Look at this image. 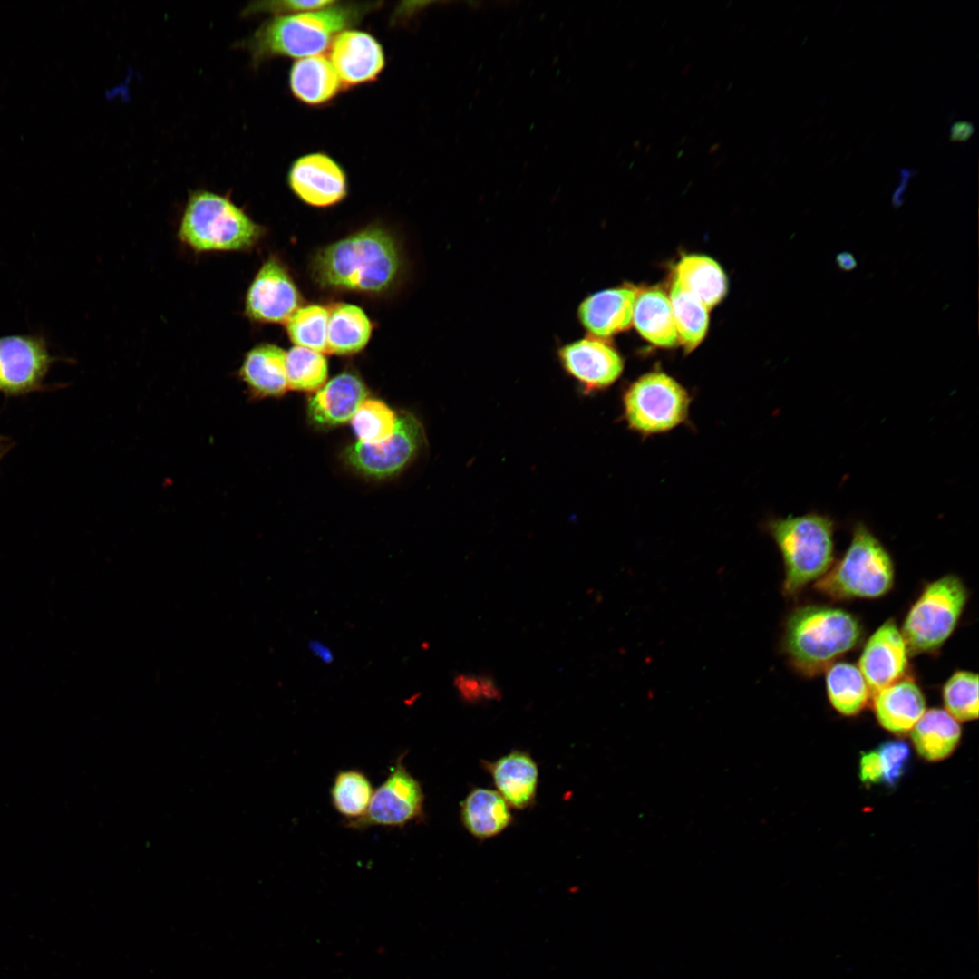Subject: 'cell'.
Listing matches in <instances>:
<instances>
[{
	"mask_svg": "<svg viewBox=\"0 0 979 979\" xmlns=\"http://www.w3.org/2000/svg\"><path fill=\"white\" fill-rule=\"evenodd\" d=\"M329 310L326 352L350 355L363 350L372 334L363 310L351 304H337Z\"/></svg>",
	"mask_w": 979,
	"mask_h": 979,
	"instance_id": "27",
	"label": "cell"
},
{
	"mask_svg": "<svg viewBox=\"0 0 979 979\" xmlns=\"http://www.w3.org/2000/svg\"><path fill=\"white\" fill-rule=\"evenodd\" d=\"M836 265L842 272H850L857 268L858 262L851 252L842 251L835 257Z\"/></svg>",
	"mask_w": 979,
	"mask_h": 979,
	"instance_id": "42",
	"label": "cell"
},
{
	"mask_svg": "<svg viewBox=\"0 0 979 979\" xmlns=\"http://www.w3.org/2000/svg\"><path fill=\"white\" fill-rule=\"evenodd\" d=\"M943 701L947 712L956 721L978 717V675L970 671H957L943 688Z\"/></svg>",
	"mask_w": 979,
	"mask_h": 979,
	"instance_id": "34",
	"label": "cell"
},
{
	"mask_svg": "<svg viewBox=\"0 0 979 979\" xmlns=\"http://www.w3.org/2000/svg\"><path fill=\"white\" fill-rule=\"evenodd\" d=\"M420 422L410 413L397 416L394 433L381 446L355 442L345 451L348 463L361 473L385 478L400 471L418 452L423 442Z\"/></svg>",
	"mask_w": 979,
	"mask_h": 979,
	"instance_id": "11",
	"label": "cell"
},
{
	"mask_svg": "<svg viewBox=\"0 0 979 979\" xmlns=\"http://www.w3.org/2000/svg\"><path fill=\"white\" fill-rule=\"evenodd\" d=\"M263 234V227L228 197L207 190L189 196L178 230L179 239L198 253L248 250Z\"/></svg>",
	"mask_w": 979,
	"mask_h": 979,
	"instance_id": "5",
	"label": "cell"
},
{
	"mask_svg": "<svg viewBox=\"0 0 979 979\" xmlns=\"http://www.w3.org/2000/svg\"><path fill=\"white\" fill-rule=\"evenodd\" d=\"M60 360L42 334L0 336V393L24 396L53 389L44 380Z\"/></svg>",
	"mask_w": 979,
	"mask_h": 979,
	"instance_id": "9",
	"label": "cell"
},
{
	"mask_svg": "<svg viewBox=\"0 0 979 979\" xmlns=\"http://www.w3.org/2000/svg\"><path fill=\"white\" fill-rule=\"evenodd\" d=\"M678 340L688 352L703 339L709 323L708 308L674 278L669 296Z\"/></svg>",
	"mask_w": 979,
	"mask_h": 979,
	"instance_id": "30",
	"label": "cell"
},
{
	"mask_svg": "<svg viewBox=\"0 0 979 979\" xmlns=\"http://www.w3.org/2000/svg\"><path fill=\"white\" fill-rule=\"evenodd\" d=\"M900 181L892 194V204L895 208H900L904 202V194L909 180L915 172H917L916 169L901 168L900 170Z\"/></svg>",
	"mask_w": 979,
	"mask_h": 979,
	"instance_id": "40",
	"label": "cell"
},
{
	"mask_svg": "<svg viewBox=\"0 0 979 979\" xmlns=\"http://www.w3.org/2000/svg\"><path fill=\"white\" fill-rule=\"evenodd\" d=\"M689 403L686 390L660 372L641 376L623 398L628 426L643 434L660 433L678 426L687 417Z\"/></svg>",
	"mask_w": 979,
	"mask_h": 979,
	"instance_id": "8",
	"label": "cell"
},
{
	"mask_svg": "<svg viewBox=\"0 0 979 979\" xmlns=\"http://www.w3.org/2000/svg\"><path fill=\"white\" fill-rule=\"evenodd\" d=\"M826 685L831 705L847 716L858 713L871 694L858 667L849 663L831 664L826 674Z\"/></svg>",
	"mask_w": 979,
	"mask_h": 979,
	"instance_id": "28",
	"label": "cell"
},
{
	"mask_svg": "<svg viewBox=\"0 0 979 979\" xmlns=\"http://www.w3.org/2000/svg\"><path fill=\"white\" fill-rule=\"evenodd\" d=\"M874 712L887 731L904 734L926 712L925 696L916 683L904 676L874 694Z\"/></svg>",
	"mask_w": 979,
	"mask_h": 979,
	"instance_id": "20",
	"label": "cell"
},
{
	"mask_svg": "<svg viewBox=\"0 0 979 979\" xmlns=\"http://www.w3.org/2000/svg\"><path fill=\"white\" fill-rule=\"evenodd\" d=\"M910 732L918 754L929 761H941L949 756L961 737L958 722L946 711L938 708L925 712Z\"/></svg>",
	"mask_w": 979,
	"mask_h": 979,
	"instance_id": "25",
	"label": "cell"
},
{
	"mask_svg": "<svg viewBox=\"0 0 979 979\" xmlns=\"http://www.w3.org/2000/svg\"><path fill=\"white\" fill-rule=\"evenodd\" d=\"M859 777L863 783L876 784L883 781L882 763L877 751L863 752L859 762Z\"/></svg>",
	"mask_w": 979,
	"mask_h": 979,
	"instance_id": "38",
	"label": "cell"
},
{
	"mask_svg": "<svg viewBox=\"0 0 979 979\" xmlns=\"http://www.w3.org/2000/svg\"><path fill=\"white\" fill-rule=\"evenodd\" d=\"M289 86L298 101L311 106L332 101L343 87L330 59L322 54L296 60L290 70Z\"/></svg>",
	"mask_w": 979,
	"mask_h": 979,
	"instance_id": "22",
	"label": "cell"
},
{
	"mask_svg": "<svg viewBox=\"0 0 979 979\" xmlns=\"http://www.w3.org/2000/svg\"><path fill=\"white\" fill-rule=\"evenodd\" d=\"M330 61L343 87L377 79L385 65L383 48L372 34L347 29L331 44Z\"/></svg>",
	"mask_w": 979,
	"mask_h": 979,
	"instance_id": "16",
	"label": "cell"
},
{
	"mask_svg": "<svg viewBox=\"0 0 979 979\" xmlns=\"http://www.w3.org/2000/svg\"><path fill=\"white\" fill-rule=\"evenodd\" d=\"M373 7L370 3H346L315 11L275 15L264 22L242 44L252 62L276 57L305 58L325 50L343 31L350 29Z\"/></svg>",
	"mask_w": 979,
	"mask_h": 979,
	"instance_id": "2",
	"label": "cell"
},
{
	"mask_svg": "<svg viewBox=\"0 0 979 979\" xmlns=\"http://www.w3.org/2000/svg\"><path fill=\"white\" fill-rule=\"evenodd\" d=\"M882 763L883 781L895 786L904 775L910 759V749L904 741L892 740L882 743L877 750Z\"/></svg>",
	"mask_w": 979,
	"mask_h": 979,
	"instance_id": "36",
	"label": "cell"
},
{
	"mask_svg": "<svg viewBox=\"0 0 979 979\" xmlns=\"http://www.w3.org/2000/svg\"><path fill=\"white\" fill-rule=\"evenodd\" d=\"M637 292L633 286H623L587 296L577 311L581 325L591 335L601 339L626 330L633 321Z\"/></svg>",
	"mask_w": 979,
	"mask_h": 979,
	"instance_id": "17",
	"label": "cell"
},
{
	"mask_svg": "<svg viewBox=\"0 0 979 979\" xmlns=\"http://www.w3.org/2000/svg\"><path fill=\"white\" fill-rule=\"evenodd\" d=\"M894 575L887 550L865 524L858 523L843 557L818 579L815 588L836 600L876 598L891 589Z\"/></svg>",
	"mask_w": 979,
	"mask_h": 979,
	"instance_id": "6",
	"label": "cell"
},
{
	"mask_svg": "<svg viewBox=\"0 0 979 979\" xmlns=\"http://www.w3.org/2000/svg\"><path fill=\"white\" fill-rule=\"evenodd\" d=\"M300 295L284 265L270 257L251 282L245 314L258 323H286L299 308Z\"/></svg>",
	"mask_w": 979,
	"mask_h": 979,
	"instance_id": "12",
	"label": "cell"
},
{
	"mask_svg": "<svg viewBox=\"0 0 979 979\" xmlns=\"http://www.w3.org/2000/svg\"><path fill=\"white\" fill-rule=\"evenodd\" d=\"M329 310L319 305L299 307L286 322V332L296 346L326 352Z\"/></svg>",
	"mask_w": 979,
	"mask_h": 979,
	"instance_id": "33",
	"label": "cell"
},
{
	"mask_svg": "<svg viewBox=\"0 0 979 979\" xmlns=\"http://www.w3.org/2000/svg\"><path fill=\"white\" fill-rule=\"evenodd\" d=\"M403 757L402 754L397 758L386 780L373 791L365 815L346 822L347 828H402L423 819L424 793L419 780L404 765Z\"/></svg>",
	"mask_w": 979,
	"mask_h": 979,
	"instance_id": "10",
	"label": "cell"
},
{
	"mask_svg": "<svg viewBox=\"0 0 979 979\" xmlns=\"http://www.w3.org/2000/svg\"><path fill=\"white\" fill-rule=\"evenodd\" d=\"M967 598V589L955 575H946L927 585L903 623L901 633L908 653L919 654L939 649L955 629Z\"/></svg>",
	"mask_w": 979,
	"mask_h": 979,
	"instance_id": "7",
	"label": "cell"
},
{
	"mask_svg": "<svg viewBox=\"0 0 979 979\" xmlns=\"http://www.w3.org/2000/svg\"><path fill=\"white\" fill-rule=\"evenodd\" d=\"M338 1L332 0H313V1H301V0H281V1H264L257 2L249 5L246 9L245 15H252L261 12L272 13L275 15H290L296 13H303L308 11L320 10L327 8L336 5Z\"/></svg>",
	"mask_w": 979,
	"mask_h": 979,
	"instance_id": "37",
	"label": "cell"
},
{
	"mask_svg": "<svg viewBox=\"0 0 979 979\" xmlns=\"http://www.w3.org/2000/svg\"><path fill=\"white\" fill-rule=\"evenodd\" d=\"M308 648L311 653L316 656L324 664H329L333 663L334 657L332 650L321 641L311 640L308 643Z\"/></svg>",
	"mask_w": 979,
	"mask_h": 979,
	"instance_id": "41",
	"label": "cell"
},
{
	"mask_svg": "<svg viewBox=\"0 0 979 979\" xmlns=\"http://www.w3.org/2000/svg\"><path fill=\"white\" fill-rule=\"evenodd\" d=\"M558 359L567 375L586 394L609 387L624 369L623 359L617 351L595 336L565 344L558 350Z\"/></svg>",
	"mask_w": 979,
	"mask_h": 979,
	"instance_id": "13",
	"label": "cell"
},
{
	"mask_svg": "<svg viewBox=\"0 0 979 979\" xmlns=\"http://www.w3.org/2000/svg\"><path fill=\"white\" fill-rule=\"evenodd\" d=\"M367 389L354 373H343L318 389L310 398L307 413L310 421L324 427L339 425L351 421L361 403L366 400Z\"/></svg>",
	"mask_w": 979,
	"mask_h": 979,
	"instance_id": "18",
	"label": "cell"
},
{
	"mask_svg": "<svg viewBox=\"0 0 979 979\" xmlns=\"http://www.w3.org/2000/svg\"><path fill=\"white\" fill-rule=\"evenodd\" d=\"M397 422V415L383 402L366 399L351 419L354 434L361 442L369 446H381L391 440Z\"/></svg>",
	"mask_w": 979,
	"mask_h": 979,
	"instance_id": "31",
	"label": "cell"
},
{
	"mask_svg": "<svg viewBox=\"0 0 979 979\" xmlns=\"http://www.w3.org/2000/svg\"><path fill=\"white\" fill-rule=\"evenodd\" d=\"M975 132V126L968 121H954L949 128V140L951 141H965Z\"/></svg>",
	"mask_w": 979,
	"mask_h": 979,
	"instance_id": "39",
	"label": "cell"
},
{
	"mask_svg": "<svg viewBox=\"0 0 979 979\" xmlns=\"http://www.w3.org/2000/svg\"><path fill=\"white\" fill-rule=\"evenodd\" d=\"M674 278L708 309L717 305L727 291L724 272L706 256H684L675 267Z\"/></svg>",
	"mask_w": 979,
	"mask_h": 979,
	"instance_id": "26",
	"label": "cell"
},
{
	"mask_svg": "<svg viewBox=\"0 0 979 979\" xmlns=\"http://www.w3.org/2000/svg\"><path fill=\"white\" fill-rule=\"evenodd\" d=\"M238 376L254 399L282 396L288 390L286 352L273 344L253 347L246 354Z\"/></svg>",
	"mask_w": 979,
	"mask_h": 979,
	"instance_id": "21",
	"label": "cell"
},
{
	"mask_svg": "<svg viewBox=\"0 0 979 979\" xmlns=\"http://www.w3.org/2000/svg\"><path fill=\"white\" fill-rule=\"evenodd\" d=\"M768 529L783 559L785 596H796L831 567L835 523L829 516L810 512L775 519Z\"/></svg>",
	"mask_w": 979,
	"mask_h": 979,
	"instance_id": "4",
	"label": "cell"
},
{
	"mask_svg": "<svg viewBox=\"0 0 979 979\" xmlns=\"http://www.w3.org/2000/svg\"><path fill=\"white\" fill-rule=\"evenodd\" d=\"M482 764L491 776L497 791L510 807L524 809L534 803L538 769L528 753L512 751L493 761H484Z\"/></svg>",
	"mask_w": 979,
	"mask_h": 979,
	"instance_id": "19",
	"label": "cell"
},
{
	"mask_svg": "<svg viewBox=\"0 0 979 979\" xmlns=\"http://www.w3.org/2000/svg\"><path fill=\"white\" fill-rule=\"evenodd\" d=\"M373 791L370 779L363 771L346 769L335 774L330 788V799L335 811L346 822H352L365 815Z\"/></svg>",
	"mask_w": 979,
	"mask_h": 979,
	"instance_id": "29",
	"label": "cell"
},
{
	"mask_svg": "<svg viewBox=\"0 0 979 979\" xmlns=\"http://www.w3.org/2000/svg\"><path fill=\"white\" fill-rule=\"evenodd\" d=\"M453 685L466 703L499 701L502 697L500 687L493 677L488 674H457L453 678Z\"/></svg>",
	"mask_w": 979,
	"mask_h": 979,
	"instance_id": "35",
	"label": "cell"
},
{
	"mask_svg": "<svg viewBox=\"0 0 979 979\" xmlns=\"http://www.w3.org/2000/svg\"><path fill=\"white\" fill-rule=\"evenodd\" d=\"M288 184L305 203L314 207L334 205L347 194V178L340 164L323 152L296 159L288 172Z\"/></svg>",
	"mask_w": 979,
	"mask_h": 979,
	"instance_id": "14",
	"label": "cell"
},
{
	"mask_svg": "<svg viewBox=\"0 0 979 979\" xmlns=\"http://www.w3.org/2000/svg\"><path fill=\"white\" fill-rule=\"evenodd\" d=\"M908 649L893 619L879 626L868 638L858 661L871 694L906 676Z\"/></svg>",
	"mask_w": 979,
	"mask_h": 979,
	"instance_id": "15",
	"label": "cell"
},
{
	"mask_svg": "<svg viewBox=\"0 0 979 979\" xmlns=\"http://www.w3.org/2000/svg\"><path fill=\"white\" fill-rule=\"evenodd\" d=\"M15 446V442L6 436L0 434V460Z\"/></svg>",
	"mask_w": 979,
	"mask_h": 979,
	"instance_id": "43",
	"label": "cell"
},
{
	"mask_svg": "<svg viewBox=\"0 0 979 979\" xmlns=\"http://www.w3.org/2000/svg\"><path fill=\"white\" fill-rule=\"evenodd\" d=\"M632 323L654 345L673 347L679 343L669 296L659 288L637 292Z\"/></svg>",
	"mask_w": 979,
	"mask_h": 979,
	"instance_id": "24",
	"label": "cell"
},
{
	"mask_svg": "<svg viewBox=\"0 0 979 979\" xmlns=\"http://www.w3.org/2000/svg\"><path fill=\"white\" fill-rule=\"evenodd\" d=\"M401 265L391 234L369 227L320 249L312 261V276L324 288L379 294L396 282Z\"/></svg>",
	"mask_w": 979,
	"mask_h": 979,
	"instance_id": "1",
	"label": "cell"
},
{
	"mask_svg": "<svg viewBox=\"0 0 979 979\" xmlns=\"http://www.w3.org/2000/svg\"><path fill=\"white\" fill-rule=\"evenodd\" d=\"M862 626L849 612L824 606L794 610L785 623L783 649L800 674L815 675L852 650L860 641Z\"/></svg>",
	"mask_w": 979,
	"mask_h": 979,
	"instance_id": "3",
	"label": "cell"
},
{
	"mask_svg": "<svg viewBox=\"0 0 979 979\" xmlns=\"http://www.w3.org/2000/svg\"><path fill=\"white\" fill-rule=\"evenodd\" d=\"M286 373L288 389L316 392L326 381L327 361L323 353L294 346L286 352Z\"/></svg>",
	"mask_w": 979,
	"mask_h": 979,
	"instance_id": "32",
	"label": "cell"
},
{
	"mask_svg": "<svg viewBox=\"0 0 979 979\" xmlns=\"http://www.w3.org/2000/svg\"><path fill=\"white\" fill-rule=\"evenodd\" d=\"M460 820L470 835L484 840L504 831L513 818L510 806L497 790L475 788L460 803Z\"/></svg>",
	"mask_w": 979,
	"mask_h": 979,
	"instance_id": "23",
	"label": "cell"
}]
</instances>
